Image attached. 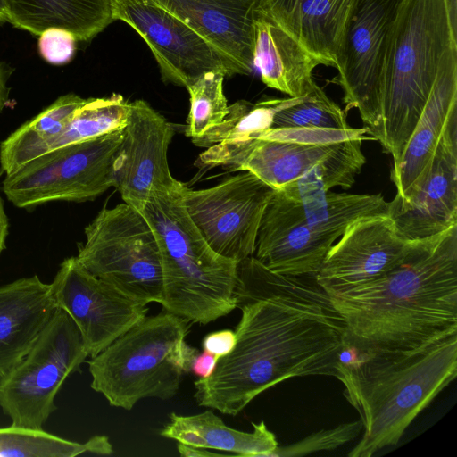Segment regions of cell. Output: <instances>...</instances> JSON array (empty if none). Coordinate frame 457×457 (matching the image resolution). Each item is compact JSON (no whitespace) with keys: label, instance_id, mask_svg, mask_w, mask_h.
Segmentation results:
<instances>
[{"label":"cell","instance_id":"cell-8","mask_svg":"<svg viewBox=\"0 0 457 457\" xmlns=\"http://www.w3.org/2000/svg\"><path fill=\"white\" fill-rule=\"evenodd\" d=\"M84 231L76 257L88 272L143 305L162 303L157 240L137 210L126 203L104 207Z\"/></svg>","mask_w":457,"mask_h":457},{"label":"cell","instance_id":"cell-22","mask_svg":"<svg viewBox=\"0 0 457 457\" xmlns=\"http://www.w3.org/2000/svg\"><path fill=\"white\" fill-rule=\"evenodd\" d=\"M254 30L253 66L262 81L289 97L306 94L314 82L312 71L321 61L276 22L265 4Z\"/></svg>","mask_w":457,"mask_h":457},{"label":"cell","instance_id":"cell-10","mask_svg":"<svg viewBox=\"0 0 457 457\" xmlns=\"http://www.w3.org/2000/svg\"><path fill=\"white\" fill-rule=\"evenodd\" d=\"M123 129L42 154L5 176L3 191L19 208L53 201L94 200L113 187Z\"/></svg>","mask_w":457,"mask_h":457},{"label":"cell","instance_id":"cell-41","mask_svg":"<svg viewBox=\"0 0 457 457\" xmlns=\"http://www.w3.org/2000/svg\"><path fill=\"white\" fill-rule=\"evenodd\" d=\"M9 21L10 19L6 0H0V25L4 22H9Z\"/></svg>","mask_w":457,"mask_h":457},{"label":"cell","instance_id":"cell-18","mask_svg":"<svg viewBox=\"0 0 457 457\" xmlns=\"http://www.w3.org/2000/svg\"><path fill=\"white\" fill-rule=\"evenodd\" d=\"M188 25L222 57L231 75L253 68L254 23L266 0H152Z\"/></svg>","mask_w":457,"mask_h":457},{"label":"cell","instance_id":"cell-34","mask_svg":"<svg viewBox=\"0 0 457 457\" xmlns=\"http://www.w3.org/2000/svg\"><path fill=\"white\" fill-rule=\"evenodd\" d=\"M76 43V37L70 31L60 28H50L39 35L38 50L47 62L62 65L72 59Z\"/></svg>","mask_w":457,"mask_h":457},{"label":"cell","instance_id":"cell-40","mask_svg":"<svg viewBox=\"0 0 457 457\" xmlns=\"http://www.w3.org/2000/svg\"><path fill=\"white\" fill-rule=\"evenodd\" d=\"M451 27L457 35V0H445Z\"/></svg>","mask_w":457,"mask_h":457},{"label":"cell","instance_id":"cell-21","mask_svg":"<svg viewBox=\"0 0 457 457\" xmlns=\"http://www.w3.org/2000/svg\"><path fill=\"white\" fill-rule=\"evenodd\" d=\"M57 306L37 275L0 287V377L29 351Z\"/></svg>","mask_w":457,"mask_h":457},{"label":"cell","instance_id":"cell-33","mask_svg":"<svg viewBox=\"0 0 457 457\" xmlns=\"http://www.w3.org/2000/svg\"><path fill=\"white\" fill-rule=\"evenodd\" d=\"M363 426L361 420L313 433L299 442L284 447H277L268 457L303 456L320 451L337 449L354 440Z\"/></svg>","mask_w":457,"mask_h":457},{"label":"cell","instance_id":"cell-13","mask_svg":"<svg viewBox=\"0 0 457 457\" xmlns=\"http://www.w3.org/2000/svg\"><path fill=\"white\" fill-rule=\"evenodd\" d=\"M50 286L56 306L72 319L90 357L105 349L148 311L146 305L88 272L76 256L60 264Z\"/></svg>","mask_w":457,"mask_h":457},{"label":"cell","instance_id":"cell-6","mask_svg":"<svg viewBox=\"0 0 457 457\" xmlns=\"http://www.w3.org/2000/svg\"><path fill=\"white\" fill-rule=\"evenodd\" d=\"M187 332V320L177 315H145L91 357V388L127 411L144 398L171 399L186 372Z\"/></svg>","mask_w":457,"mask_h":457},{"label":"cell","instance_id":"cell-23","mask_svg":"<svg viewBox=\"0 0 457 457\" xmlns=\"http://www.w3.org/2000/svg\"><path fill=\"white\" fill-rule=\"evenodd\" d=\"M355 0H266L270 15L322 64L334 66Z\"/></svg>","mask_w":457,"mask_h":457},{"label":"cell","instance_id":"cell-7","mask_svg":"<svg viewBox=\"0 0 457 457\" xmlns=\"http://www.w3.org/2000/svg\"><path fill=\"white\" fill-rule=\"evenodd\" d=\"M367 129L271 128L256 139L207 147L197 163L231 171H247L274 190L328 165L357 176L366 157L361 150Z\"/></svg>","mask_w":457,"mask_h":457},{"label":"cell","instance_id":"cell-24","mask_svg":"<svg viewBox=\"0 0 457 457\" xmlns=\"http://www.w3.org/2000/svg\"><path fill=\"white\" fill-rule=\"evenodd\" d=\"M9 22L39 36L50 28L88 41L113 21L111 0H6Z\"/></svg>","mask_w":457,"mask_h":457},{"label":"cell","instance_id":"cell-32","mask_svg":"<svg viewBox=\"0 0 457 457\" xmlns=\"http://www.w3.org/2000/svg\"><path fill=\"white\" fill-rule=\"evenodd\" d=\"M225 75L210 71L186 87L190 96V110L185 133L192 142L220 124L228 112L223 92Z\"/></svg>","mask_w":457,"mask_h":457},{"label":"cell","instance_id":"cell-9","mask_svg":"<svg viewBox=\"0 0 457 457\" xmlns=\"http://www.w3.org/2000/svg\"><path fill=\"white\" fill-rule=\"evenodd\" d=\"M87 357L78 327L57 307L27 354L0 377V407L12 424L43 428L62 384Z\"/></svg>","mask_w":457,"mask_h":457},{"label":"cell","instance_id":"cell-16","mask_svg":"<svg viewBox=\"0 0 457 457\" xmlns=\"http://www.w3.org/2000/svg\"><path fill=\"white\" fill-rule=\"evenodd\" d=\"M413 241L400 235L387 213L361 217L330 247L315 280L328 295L370 284L394 270Z\"/></svg>","mask_w":457,"mask_h":457},{"label":"cell","instance_id":"cell-19","mask_svg":"<svg viewBox=\"0 0 457 457\" xmlns=\"http://www.w3.org/2000/svg\"><path fill=\"white\" fill-rule=\"evenodd\" d=\"M339 237L310 227L275 190L260 222L253 256L282 275L315 276Z\"/></svg>","mask_w":457,"mask_h":457},{"label":"cell","instance_id":"cell-39","mask_svg":"<svg viewBox=\"0 0 457 457\" xmlns=\"http://www.w3.org/2000/svg\"><path fill=\"white\" fill-rule=\"evenodd\" d=\"M8 235V219L4 212L0 198V253L5 248V240Z\"/></svg>","mask_w":457,"mask_h":457},{"label":"cell","instance_id":"cell-11","mask_svg":"<svg viewBox=\"0 0 457 457\" xmlns=\"http://www.w3.org/2000/svg\"><path fill=\"white\" fill-rule=\"evenodd\" d=\"M401 2L355 0L336 58L344 110H358L371 139L381 120L380 77L386 45Z\"/></svg>","mask_w":457,"mask_h":457},{"label":"cell","instance_id":"cell-29","mask_svg":"<svg viewBox=\"0 0 457 457\" xmlns=\"http://www.w3.org/2000/svg\"><path fill=\"white\" fill-rule=\"evenodd\" d=\"M109 438L95 436L78 443L46 432L16 425L0 428V457H75L81 454L110 455Z\"/></svg>","mask_w":457,"mask_h":457},{"label":"cell","instance_id":"cell-4","mask_svg":"<svg viewBox=\"0 0 457 457\" xmlns=\"http://www.w3.org/2000/svg\"><path fill=\"white\" fill-rule=\"evenodd\" d=\"M457 46L445 0H402L391 26L380 77L375 140L395 165L413 131L445 53Z\"/></svg>","mask_w":457,"mask_h":457},{"label":"cell","instance_id":"cell-3","mask_svg":"<svg viewBox=\"0 0 457 457\" xmlns=\"http://www.w3.org/2000/svg\"><path fill=\"white\" fill-rule=\"evenodd\" d=\"M341 360L337 378L360 415L363 435L347 453L370 457L398 443L414 419L457 375V333L409 352Z\"/></svg>","mask_w":457,"mask_h":457},{"label":"cell","instance_id":"cell-35","mask_svg":"<svg viewBox=\"0 0 457 457\" xmlns=\"http://www.w3.org/2000/svg\"><path fill=\"white\" fill-rule=\"evenodd\" d=\"M218 360L215 355L206 351L200 353L198 349L189 345L187 352L186 372H192L201 378H206L213 373Z\"/></svg>","mask_w":457,"mask_h":457},{"label":"cell","instance_id":"cell-5","mask_svg":"<svg viewBox=\"0 0 457 457\" xmlns=\"http://www.w3.org/2000/svg\"><path fill=\"white\" fill-rule=\"evenodd\" d=\"M184 185V184H183ZM151 196L139 212L159 247L163 309L202 325L237 308V262L215 253L189 218L180 189Z\"/></svg>","mask_w":457,"mask_h":457},{"label":"cell","instance_id":"cell-25","mask_svg":"<svg viewBox=\"0 0 457 457\" xmlns=\"http://www.w3.org/2000/svg\"><path fill=\"white\" fill-rule=\"evenodd\" d=\"M252 432L228 427L211 410L194 415L171 413L162 436L194 447L229 452L237 456L268 457L278 445L264 421L253 423Z\"/></svg>","mask_w":457,"mask_h":457},{"label":"cell","instance_id":"cell-20","mask_svg":"<svg viewBox=\"0 0 457 457\" xmlns=\"http://www.w3.org/2000/svg\"><path fill=\"white\" fill-rule=\"evenodd\" d=\"M457 111V46L445 54L428 101L390 179L395 198L404 201L425 178L441 135Z\"/></svg>","mask_w":457,"mask_h":457},{"label":"cell","instance_id":"cell-31","mask_svg":"<svg viewBox=\"0 0 457 457\" xmlns=\"http://www.w3.org/2000/svg\"><path fill=\"white\" fill-rule=\"evenodd\" d=\"M346 112L314 81L302 96L277 112L272 128L347 129Z\"/></svg>","mask_w":457,"mask_h":457},{"label":"cell","instance_id":"cell-15","mask_svg":"<svg viewBox=\"0 0 457 457\" xmlns=\"http://www.w3.org/2000/svg\"><path fill=\"white\" fill-rule=\"evenodd\" d=\"M172 125L144 100L130 103L122 140L113 162V187L138 212L147 200L179 188L170 173L168 149Z\"/></svg>","mask_w":457,"mask_h":457},{"label":"cell","instance_id":"cell-38","mask_svg":"<svg viewBox=\"0 0 457 457\" xmlns=\"http://www.w3.org/2000/svg\"><path fill=\"white\" fill-rule=\"evenodd\" d=\"M177 448L180 456L183 457H207L223 455L220 453H212L208 449L194 447L181 443H178Z\"/></svg>","mask_w":457,"mask_h":457},{"label":"cell","instance_id":"cell-30","mask_svg":"<svg viewBox=\"0 0 457 457\" xmlns=\"http://www.w3.org/2000/svg\"><path fill=\"white\" fill-rule=\"evenodd\" d=\"M293 97L268 98L255 104L238 100L228 105V112L223 121L208 130L194 144L210 147L220 143H235L256 139L258 136L273 127L278 111L287 105Z\"/></svg>","mask_w":457,"mask_h":457},{"label":"cell","instance_id":"cell-12","mask_svg":"<svg viewBox=\"0 0 457 457\" xmlns=\"http://www.w3.org/2000/svg\"><path fill=\"white\" fill-rule=\"evenodd\" d=\"M274 189L255 175L228 178L204 189H180L183 205L209 246L240 262L253 256L260 222Z\"/></svg>","mask_w":457,"mask_h":457},{"label":"cell","instance_id":"cell-2","mask_svg":"<svg viewBox=\"0 0 457 457\" xmlns=\"http://www.w3.org/2000/svg\"><path fill=\"white\" fill-rule=\"evenodd\" d=\"M357 356L409 352L457 333V226L414 240L404 259L370 284L328 295Z\"/></svg>","mask_w":457,"mask_h":457},{"label":"cell","instance_id":"cell-37","mask_svg":"<svg viewBox=\"0 0 457 457\" xmlns=\"http://www.w3.org/2000/svg\"><path fill=\"white\" fill-rule=\"evenodd\" d=\"M12 70L6 63L0 62V112L5 107L9 99L8 79Z\"/></svg>","mask_w":457,"mask_h":457},{"label":"cell","instance_id":"cell-14","mask_svg":"<svg viewBox=\"0 0 457 457\" xmlns=\"http://www.w3.org/2000/svg\"><path fill=\"white\" fill-rule=\"evenodd\" d=\"M112 19L129 24L148 45L163 81L187 87L201 75L232 76L218 52L188 25L152 0H111Z\"/></svg>","mask_w":457,"mask_h":457},{"label":"cell","instance_id":"cell-1","mask_svg":"<svg viewBox=\"0 0 457 457\" xmlns=\"http://www.w3.org/2000/svg\"><path fill=\"white\" fill-rule=\"evenodd\" d=\"M235 299L236 345L194 382L199 405L235 416L286 379L337 377L345 324L314 276L282 275L250 256L237 263Z\"/></svg>","mask_w":457,"mask_h":457},{"label":"cell","instance_id":"cell-27","mask_svg":"<svg viewBox=\"0 0 457 457\" xmlns=\"http://www.w3.org/2000/svg\"><path fill=\"white\" fill-rule=\"evenodd\" d=\"M87 99L75 94L57 98L0 144V174L8 176L33 160L38 148L56 137Z\"/></svg>","mask_w":457,"mask_h":457},{"label":"cell","instance_id":"cell-36","mask_svg":"<svg viewBox=\"0 0 457 457\" xmlns=\"http://www.w3.org/2000/svg\"><path fill=\"white\" fill-rule=\"evenodd\" d=\"M236 345L235 331L223 329L210 333L203 339V349L218 358L228 354Z\"/></svg>","mask_w":457,"mask_h":457},{"label":"cell","instance_id":"cell-26","mask_svg":"<svg viewBox=\"0 0 457 457\" xmlns=\"http://www.w3.org/2000/svg\"><path fill=\"white\" fill-rule=\"evenodd\" d=\"M276 191L310 227L339 237L349 224L361 217L388 214V202L380 194L335 193L329 189L289 195Z\"/></svg>","mask_w":457,"mask_h":457},{"label":"cell","instance_id":"cell-17","mask_svg":"<svg viewBox=\"0 0 457 457\" xmlns=\"http://www.w3.org/2000/svg\"><path fill=\"white\" fill-rule=\"evenodd\" d=\"M388 215L407 240L457 226V111L440 137L425 178L406 200L388 202Z\"/></svg>","mask_w":457,"mask_h":457},{"label":"cell","instance_id":"cell-28","mask_svg":"<svg viewBox=\"0 0 457 457\" xmlns=\"http://www.w3.org/2000/svg\"><path fill=\"white\" fill-rule=\"evenodd\" d=\"M129 106V102L115 93L108 97L87 98L72 113L60 134L38 148L35 158L60 147L122 129L127 122Z\"/></svg>","mask_w":457,"mask_h":457}]
</instances>
